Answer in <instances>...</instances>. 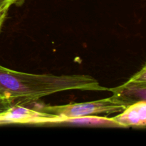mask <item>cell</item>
<instances>
[{"label":"cell","mask_w":146,"mask_h":146,"mask_svg":"<svg viewBox=\"0 0 146 146\" xmlns=\"http://www.w3.org/2000/svg\"><path fill=\"white\" fill-rule=\"evenodd\" d=\"M13 106L14 104L11 102V101H10L9 98L0 95V114L5 113Z\"/></svg>","instance_id":"ba28073f"},{"label":"cell","mask_w":146,"mask_h":146,"mask_svg":"<svg viewBox=\"0 0 146 146\" xmlns=\"http://www.w3.org/2000/svg\"><path fill=\"white\" fill-rule=\"evenodd\" d=\"M72 90L109 91L89 75L29 74L0 65V95L9 98L14 106H26L43 97Z\"/></svg>","instance_id":"6da1fadb"},{"label":"cell","mask_w":146,"mask_h":146,"mask_svg":"<svg viewBox=\"0 0 146 146\" xmlns=\"http://www.w3.org/2000/svg\"><path fill=\"white\" fill-rule=\"evenodd\" d=\"M109 91L127 106L141 101H146V68L144 66L128 81Z\"/></svg>","instance_id":"277c9868"},{"label":"cell","mask_w":146,"mask_h":146,"mask_svg":"<svg viewBox=\"0 0 146 146\" xmlns=\"http://www.w3.org/2000/svg\"><path fill=\"white\" fill-rule=\"evenodd\" d=\"M113 119L121 128H145L146 125V101L135 102L126 107L123 111Z\"/></svg>","instance_id":"5b68a950"},{"label":"cell","mask_w":146,"mask_h":146,"mask_svg":"<svg viewBox=\"0 0 146 146\" xmlns=\"http://www.w3.org/2000/svg\"><path fill=\"white\" fill-rule=\"evenodd\" d=\"M126 107L128 106L123 101L113 95L108 98L89 102L76 103L61 106H42L38 109L36 110L58 115L63 120L86 115L118 113L123 111Z\"/></svg>","instance_id":"7a4b0ae2"},{"label":"cell","mask_w":146,"mask_h":146,"mask_svg":"<svg viewBox=\"0 0 146 146\" xmlns=\"http://www.w3.org/2000/svg\"><path fill=\"white\" fill-rule=\"evenodd\" d=\"M59 124L91 127L121 128L118 123L115 122L112 118L100 117L97 115H86V116L66 118L63 119Z\"/></svg>","instance_id":"8992f818"},{"label":"cell","mask_w":146,"mask_h":146,"mask_svg":"<svg viewBox=\"0 0 146 146\" xmlns=\"http://www.w3.org/2000/svg\"><path fill=\"white\" fill-rule=\"evenodd\" d=\"M61 118L56 115L30 109L24 106H13L0 114V125L3 124H58Z\"/></svg>","instance_id":"3957f363"},{"label":"cell","mask_w":146,"mask_h":146,"mask_svg":"<svg viewBox=\"0 0 146 146\" xmlns=\"http://www.w3.org/2000/svg\"><path fill=\"white\" fill-rule=\"evenodd\" d=\"M6 1H11V2H12L15 6L20 7V6H21L24 4L25 0H0V3L6 2Z\"/></svg>","instance_id":"9c48e42d"},{"label":"cell","mask_w":146,"mask_h":146,"mask_svg":"<svg viewBox=\"0 0 146 146\" xmlns=\"http://www.w3.org/2000/svg\"><path fill=\"white\" fill-rule=\"evenodd\" d=\"M13 5H14V4L11 1L0 3V33L2 29L3 25L5 22L6 19L8 16L9 11Z\"/></svg>","instance_id":"52a82bcc"}]
</instances>
